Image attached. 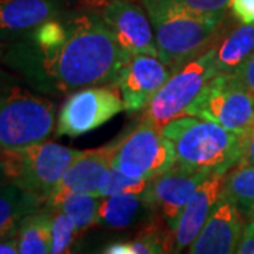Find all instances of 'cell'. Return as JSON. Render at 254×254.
<instances>
[{"label":"cell","mask_w":254,"mask_h":254,"mask_svg":"<svg viewBox=\"0 0 254 254\" xmlns=\"http://www.w3.org/2000/svg\"><path fill=\"white\" fill-rule=\"evenodd\" d=\"M122 110L125 103L116 82L76 89L64 102L55 133L57 136H82L105 125Z\"/></svg>","instance_id":"9c48e42d"},{"label":"cell","mask_w":254,"mask_h":254,"mask_svg":"<svg viewBox=\"0 0 254 254\" xmlns=\"http://www.w3.org/2000/svg\"><path fill=\"white\" fill-rule=\"evenodd\" d=\"M232 75L240 86H243L246 91L254 96V51L246 60V63Z\"/></svg>","instance_id":"484cf974"},{"label":"cell","mask_w":254,"mask_h":254,"mask_svg":"<svg viewBox=\"0 0 254 254\" xmlns=\"http://www.w3.org/2000/svg\"><path fill=\"white\" fill-rule=\"evenodd\" d=\"M240 161L254 165V127L245 137V154Z\"/></svg>","instance_id":"f546056e"},{"label":"cell","mask_w":254,"mask_h":254,"mask_svg":"<svg viewBox=\"0 0 254 254\" xmlns=\"http://www.w3.org/2000/svg\"><path fill=\"white\" fill-rule=\"evenodd\" d=\"M154 30L158 57L175 72L205 51L225 16L203 14L177 0H143Z\"/></svg>","instance_id":"7a4b0ae2"},{"label":"cell","mask_w":254,"mask_h":254,"mask_svg":"<svg viewBox=\"0 0 254 254\" xmlns=\"http://www.w3.org/2000/svg\"><path fill=\"white\" fill-rule=\"evenodd\" d=\"M17 170L16 184L47 203L64 174L79 155L72 150L53 141H41L17 150H3Z\"/></svg>","instance_id":"ba28073f"},{"label":"cell","mask_w":254,"mask_h":254,"mask_svg":"<svg viewBox=\"0 0 254 254\" xmlns=\"http://www.w3.org/2000/svg\"><path fill=\"white\" fill-rule=\"evenodd\" d=\"M175 163L174 145L163 130L140 119L136 127L118 138L112 167L130 178L150 181Z\"/></svg>","instance_id":"52a82bcc"},{"label":"cell","mask_w":254,"mask_h":254,"mask_svg":"<svg viewBox=\"0 0 254 254\" xmlns=\"http://www.w3.org/2000/svg\"><path fill=\"white\" fill-rule=\"evenodd\" d=\"M246 220L235 202L223 192L198 236L188 247L190 254L236 253Z\"/></svg>","instance_id":"5bb4252c"},{"label":"cell","mask_w":254,"mask_h":254,"mask_svg":"<svg viewBox=\"0 0 254 254\" xmlns=\"http://www.w3.org/2000/svg\"><path fill=\"white\" fill-rule=\"evenodd\" d=\"M209 174L175 163L168 171L150 181L144 193L173 233L184 206Z\"/></svg>","instance_id":"8fae6325"},{"label":"cell","mask_w":254,"mask_h":254,"mask_svg":"<svg viewBox=\"0 0 254 254\" xmlns=\"http://www.w3.org/2000/svg\"><path fill=\"white\" fill-rule=\"evenodd\" d=\"M36 195L17 184L0 188V239L17 235L18 226L26 216L44 206Z\"/></svg>","instance_id":"ac0fdd59"},{"label":"cell","mask_w":254,"mask_h":254,"mask_svg":"<svg viewBox=\"0 0 254 254\" xmlns=\"http://www.w3.org/2000/svg\"><path fill=\"white\" fill-rule=\"evenodd\" d=\"M150 181L130 178L112 167L102 188H100L99 196H109L113 193H143L147 190Z\"/></svg>","instance_id":"cb8c5ba5"},{"label":"cell","mask_w":254,"mask_h":254,"mask_svg":"<svg viewBox=\"0 0 254 254\" xmlns=\"http://www.w3.org/2000/svg\"><path fill=\"white\" fill-rule=\"evenodd\" d=\"M226 173H212L200 182V185L193 192L188 203L184 206L178 218L177 226L174 229L175 250L180 253L187 250L190 243L198 236L206 219L210 215L213 206L218 203L223 193Z\"/></svg>","instance_id":"9a60e30c"},{"label":"cell","mask_w":254,"mask_h":254,"mask_svg":"<svg viewBox=\"0 0 254 254\" xmlns=\"http://www.w3.org/2000/svg\"><path fill=\"white\" fill-rule=\"evenodd\" d=\"M184 116L210 120L227 130L247 134L254 127V96L232 73H218L187 106Z\"/></svg>","instance_id":"8992f818"},{"label":"cell","mask_w":254,"mask_h":254,"mask_svg":"<svg viewBox=\"0 0 254 254\" xmlns=\"http://www.w3.org/2000/svg\"><path fill=\"white\" fill-rule=\"evenodd\" d=\"M79 237L73 220L60 209L53 208V246L51 253H68L73 242Z\"/></svg>","instance_id":"603a6c76"},{"label":"cell","mask_w":254,"mask_h":254,"mask_svg":"<svg viewBox=\"0 0 254 254\" xmlns=\"http://www.w3.org/2000/svg\"><path fill=\"white\" fill-rule=\"evenodd\" d=\"M154 215H157V210L144 192L113 193L100 196L96 225L119 230L151 222Z\"/></svg>","instance_id":"2e32d148"},{"label":"cell","mask_w":254,"mask_h":254,"mask_svg":"<svg viewBox=\"0 0 254 254\" xmlns=\"http://www.w3.org/2000/svg\"><path fill=\"white\" fill-rule=\"evenodd\" d=\"M185 7L212 16H225L230 6V0H177Z\"/></svg>","instance_id":"d4e9b609"},{"label":"cell","mask_w":254,"mask_h":254,"mask_svg":"<svg viewBox=\"0 0 254 254\" xmlns=\"http://www.w3.org/2000/svg\"><path fill=\"white\" fill-rule=\"evenodd\" d=\"M223 192L247 220H254V165L245 161L239 163L230 168L225 177Z\"/></svg>","instance_id":"44dd1931"},{"label":"cell","mask_w":254,"mask_h":254,"mask_svg":"<svg viewBox=\"0 0 254 254\" xmlns=\"http://www.w3.org/2000/svg\"><path fill=\"white\" fill-rule=\"evenodd\" d=\"M218 73L215 51L210 47L170 76L153 100L141 110L140 119L163 128L168 122L184 116L187 106H190L205 85Z\"/></svg>","instance_id":"5b68a950"},{"label":"cell","mask_w":254,"mask_h":254,"mask_svg":"<svg viewBox=\"0 0 254 254\" xmlns=\"http://www.w3.org/2000/svg\"><path fill=\"white\" fill-rule=\"evenodd\" d=\"M0 153H1V150H0Z\"/></svg>","instance_id":"1f68e13d"},{"label":"cell","mask_w":254,"mask_h":254,"mask_svg":"<svg viewBox=\"0 0 254 254\" xmlns=\"http://www.w3.org/2000/svg\"><path fill=\"white\" fill-rule=\"evenodd\" d=\"M55 14L57 9L51 0H0V33L34 31Z\"/></svg>","instance_id":"e0dca14e"},{"label":"cell","mask_w":254,"mask_h":254,"mask_svg":"<svg viewBox=\"0 0 254 254\" xmlns=\"http://www.w3.org/2000/svg\"><path fill=\"white\" fill-rule=\"evenodd\" d=\"M116 145L118 140L99 148L81 151L69 165L66 173L64 174L63 180L60 181L50 199L47 200V206L54 208L64 196L76 192L93 193L99 196L100 188L112 168Z\"/></svg>","instance_id":"4fadbf2b"},{"label":"cell","mask_w":254,"mask_h":254,"mask_svg":"<svg viewBox=\"0 0 254 254\" xmlns=\"http://www.w3.org/2000/svg\"><path fill=\"white\" fill-rule=\"evenodd\" d=\"M229 9L242 24L254 26V0H230Z\"/></svg>","instance_id":"4316f807"},{"label":"cell","mask_w":254,"mask_h":254,"mask_svg":"<svg viewBox=\"0 0 254 254\" xmlns=\"http://www.w3.org/2000/svg\"><path fill=\"white\" fill-rule=\"evenodd\" d=\"M54 103L20 86L0 91V150L46 141L55 130Z\"/></svg>","instance_id":"277c9868"},{"label":"cell","mask_w":254,"mask_h":254,"mask_svg":"<svg viewBox=\"0 0 254 254\" xmlns=\"http://www.w3.org/2000/svg\"><path fill=\"white\" fill-rule=\"evenodd\" d=\"M18 253L48 254L53 246V208L41 206L24 218L17 229Z\"/></svg>","instance_id":"ffe728a7"},{"label":"cell","mask_w":254,"mask_h":254,"mask_svg":"<svg viewBox=\"0 0 254 254\" xmlns=\"http://www.w3.org/2000/svg\"><path fill=\"white\" fill-rule=\"evenodd\" d=\"M16 181H17L16 165L1 150V153H0V188L7 184H16Z\"/></svg>","instance_id":"83f0119b"},{"label":"cell","mask_w":254,"mask_h":254,"mask_svg":"<svg viewBox=\"0 0 254 254\" xmlns=\"http://www.w3.org/2000/svg\"><path fill=\"white\" fill-rule=\"evenodd\" d=\"M102 21L108 26L122 50L130 55L151 54L158 57L151 21L130 0H109L100 11Z\"/></svg>","instance_id":"7c38bea8"},{"label":"cell","mask_w":254,"mask_h":254,"mask_svg":"<svg viewBox=\"0 0 254 254\" xmlns=\"http://www.w3.org/2000/svg\"><path fill=\"white\" fill-rule=\"evenodd\" d=\"M11 55L34 82L63 93L115 83L130 58L95 14L68 20L65 36L53 46L24 44Z\"/></svg>","instance_id":"6da1fadb"},{"label":"cell","mask_w":254,"mask_h":254,"mask_svg":"<svg viewBox=\"0 0 254 254\" xmlns=\"http://www.w3.org/2000/svg\"><path fill=\"white\" fill-rule=\"evenodd\" d=\"M236 253L254 254V220H247L242 232V237L239 240Z\"/></svg>","instance_id":"f1b7e54d"},{"label":"cell","mask_w":254,"mask_h":254,"mask_svg":"<svg viewBox=\"0 0 254 254\" xmlns=\"http://www.w3.org/2000/svg\"><path fill=\"white\" fill-rule=\"evenodd\" d=\"M18 240L17 235L0 239V254H17Z\"/></svg>","instance_id":"4dcf8cb0"},{"label":"cell","mask_w":254,"mask_h":254,"mask_svg":"<svg viewBox=\"0 0 254 254\" xmlns=\"http://www.w3.org/2000/svg\"><path fill=\"white\" fill-rule=\"evenodd\" d=\"M212 48L219 73H235L254 51V26H239Z\"/></svg>","instance_id":"d6986e66"},{"label":"cell","mask_w":254,"mask_h":254,"mask_svg":"<svg viewBox=\"0 0 254 254\" xmlns=\"http://www.w3.org/2000/svg\"><path fill=\"white\" fill-rule=\"evenodd\" d=\"M175 150L177 164L205 173H227L245 154V137L215 122L180 116L161 128Z\"/></svg>","instance_id":"3957f363"},{"label":"cell","mask_w":254,"mask_h":254,"mask_svg":"<svg viewBox=\"0 0 254 254\" xmlns=\"http://www.w3.org/2000/svg\"><path fill=\"white\" fill-rule=\"evenodd\" d=\"M173 73L157 55H131L116 79L125 110L130 115L141 112Z\"/></svg>","instance_id":"30bf717a"},{"label":"cell","mask_w":254,"mask_h":254,"mask_svg":"<svg viewBox=\"0 0 254 254\" xmlns=\"http://www.w3.org/2000/svg\"><path fill=\"white\" fill-rule=\"evenodd\" d=\"M99 202L100 196L98 195L76 192L64 196L54 208L63 210L64 213L72 219L81 236L89 227L96 225Z\"/></svg>","instance_id":"7402d4cb"}]
</instances>
